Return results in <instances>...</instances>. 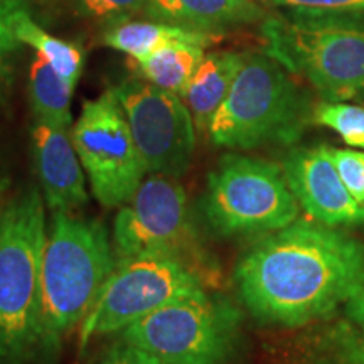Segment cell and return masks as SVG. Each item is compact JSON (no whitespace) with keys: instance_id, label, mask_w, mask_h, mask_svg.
Returning <instances> with one entry per match:
<instances>
[{"instance_id":"obj_19","label":"cell","mask_w":364,"mask_h":364,"mask_svg":"<svg viewBox=\"0 0 364 364\" xmlns=\"http://www.w3.org/2000/svg\"><path fill=\"white\" fill-rule=\"evenodd\" d=\"M73 91L75 88L41 54H36L29 73V93L36 120L70 130Z\"/></svg>"},{"instance_id":"obj_2","label":"cell","mask_w":364,"mask_h":364,"mask_svg":"<svg viewBox=\"0 0 364 364\" xmlns=\"http://www.w3.org/2000/svg\"><path fill=\"white\" fill-rule=\"evenodd\" d=\"M46 204L36 186L12 196L0 226V364H51L43 327Z\"/></svg>"},{"instance_id":"obj_9","label":"cell","mask_w":364,"mask_h":364,"mask_svg":"<svg viewBox=\"0 0 364 364\" xmlns=\"http://www.w3.org/2000/svg\"><path fill=\"white\" fill-rule=\"evenodd\" d=\"M209 289L196 273L167 257L144 255L117 262L97 302L81 324V346L125 327L176 299Z\"/></svg>"},{"instance_id":"obj_11","label":"cell","mask_w":364,"mask_h":364,"mask_svg":"<svg viewBox=\"0 0 364 364\" xmlns=\"http://www.w3.org/2000/svg\"><path fill=\"white\" fill-rule=\"evenodd\" d=\"M147 174L179 179L188 172L196 147V127L177 93L145 80H129L113 88Z\"/></svg>"},{"instance_id":"obj_29","label":"cell","mask_w":364,"mask_h":364,"mask_svg":"<svg viewBox=\"0 0 364 364\" xmlns=\"http://www.w3.org/2000/svg\"><path fill=\"white\" fill-rule=\"evenodd\" d=\"M12 2H19V0H0V9L4 6H7V4H12Z\"/></svg>"},{"instance_id":"obj_18","label":"cell","mask_w":364,"mask_h":364,"mask_svg":"<svg viewBox=\"0 0 364 364\" xmlns=\"http://www.w3.org/2000/svg\"><path fill=\"white\" fill-rule=\"evenodd\" d=\"M203 46L172 43L142 59H134L135 70L149 83L181 95L204 59Z\"/></svg>"},{"instance_id":"obj_8","label":"cell","mask_w":364,"mask_h":364,"mask_svg":"<svg viewBox=\"0 0 364 364\" xmlns=\"http://www.w3.org/2000/svg\"><path fill=\"white\" fill-rule=\"evenodd\" d=\"M199 211L221 238L273 233L299 218L284 169L263 159L226 154L209 172Z\"/></svg>"},{"instance_id":"obj_1","label":"cell","mask_w":364,"mask_h":364,"mask_svg":"<svg viewBox=\"0 0 364 364\" xmlns=\"http://www.w3.org/2000/svg\"><path fill=\"white\" fill-rule=\"evenodd\" d=\"M245 309L263 326L299 329L334 317L364 277V241L295 220L245 252L235 268Z\"/></svg>"},{"instance_id":"obj_12","label":"cell","mask_w":364,"mask_h":364,"mask_svg":"<svg viewBox=\"0 0 364 364\" xmlns=\"http://www.w3.org/2000/svg\"><path fill=\"white\" fill-rule=\"evenodd\" d=\"M282 169L299 206L314 221L331 228L364 225V208L344 186L329 145L292 149Z\"/></svg>"},{"instance_id":"obj_30","label":"cell","mask_w":364,"mask_h":364,"mask_svg":"<svg viewBox=\"0 0 364 364\" xmlns=\"http://www.w3.org/2000/svg\"><path fill=\"white\" fill-rule=\"evenodd\" d=\"M356 100H361V102H364V90L361 91V93H359V95H358V97H356Z\"/></svg>"},{"instance_id":"obj_5","label":"cell","mask_w":364,"mask_h":364,"mask_svg":"<svg viewBox=\"0 0 364 364\" xmlns=\"http://www.w3.org/2000/svg\"><path fill=\"white\" fill-rule=\"evenodd\" d=\"M312 112L309 95L279 61L267 53L245 54L208 134L216 145L228 149L292 145L312 122Z\"/></svg>"},{"instance_id":"obj_4","label":"cell","mask_w":364,"mask_h":364,"mask_svg":"<svg viewBox=\"0 0 364 364\" xmlns=\"http://www.w3.org/2000/svg\"><path fill=\"white\" fill-rule=\"evenodd\" d=\"M265 53L307 80L326 102L364 90V12L289 11L262 24Z\"/></svg>"},{"instance_id":"obj_28","label":"cell","mask_w":364,"mask_h":364,"mask_svg":"<svg viewBox=\"0 0 364 364\" xmlns=\"http://www.w3.org/2000/svg\"><path fill=\"white\" fill-rule=\"evenodd\" d=\"M11 199V179L6 176H0V226L4 223V216H6Z\"/></svg>"},{"instance_id":"obj_17","label":"cell","mask_w":364,"mask_h":364,"mask_svg":"<svg viewBox=\"0 0 364 364\" xmlns=\"http://www.w3.org/2000/svg\"><path fill=\"white\" fill-rule=\"evenodd\" d=\"M221 33L188 29L161 21H124L105 33L103 44L129 54L134 59H142L162 46L172 43H191L208 48L221 41Z\"/></svg>"},{"instance_id":"obj_16","label":"cell","mask_w":364,"mask_h":364,"mask_svg":"<svg viewBox=\"0 0 364 364\" xmlns=\"http://www.w3.org/2000/svg\"><path fill=\"white\" fill-rule=\"evenodd\" d=\"M243 59L245 54L231 51L206 54L188 86L182 90L179 97L189 108L194 127L199 132L209 130L213 117L230 93Z\"/></svg>"},{"instance_id":"obj_25","label":"cell","mask_w":364,"mask_h":364,"mask_svg":"<svg viewBox=\"0 0 364 364\" xmlns=\"http://www.w3.org/2000/svg\"><path fill=\"white\" fill-rule=\"evenodd\" d=\"M297 12H364V0H270Z\"/></svg>"},{"instance_id":"obj_13","label":"cell","mask_w":364,"mask_h":364,"mask_svg":"<svg viewBox=\"0 0 364 364\" xmlns=\"http://www.w3.org/2000/svg\"><path fill=\"white\" fill-rule=\"evenodd\" d=\"M31 136L36 174L46 208L75 211L83 206L88 201L85 169L70 132L36 120Z\"/></svg>"},{"instance_id":"obj_15","label":"cell","mask_w":364,"mask_h":364,"mask_svg":"<svg viewBox=\"0 0 364 364\" xmlns=\"http://www.w3.org/2000/svg\"><path fill=\"white\" fill-rule=\"evenodd\" d=\"M287 364H364V329L348 317H331L300 334Z\"/></svg>"},{"instance_id":"obj_23","label":"cell","mask_w":364,"mask_h":364,"mask_svg":"<svg viewBox=\"0 0 364 364\" xmlns=\"http://www.w3.org/2000/svg\"><path fill=\"white\" fill-rule=\"evenodd\" d=\"M332 157L344 186L364 208V152L332 147Z\"/></svg>"},{"instance_id":"obj_10","label":"cell","mask_w":364,"mask_h":364,"mask_svg":"<svg viewBox=\"0 0 364 364\" xmlns=\"http://www.w3.org/2000/svg\"><path fill=\"white\" fill-rule=\"evenodd\" d=\"M71 139L97 201L107 208L129 203L147 169L113 90L85 102Z\"/></svg>"},{"instance_id":"obj_20","label":"cell","mask_w":364,"mask_h":364,"mask_svg":"<svg viewBox=\"0 0 364 364\" xmlns=\"http://www.w3.org/2000/svg\"><path fill=\"white\" fill-rule=\"evenodd\" d=\"M16 36L21 43L34 48L36 53L41 54L58 71L61 78H65L73 88H76L85 63L83 51L78 44L68 43V41L54 38V36L46 33L31 19L27 9H24L21 16L17 17Z\"/></svg>"},{"instance_id":"obj_6","label":"cell","mask_w":364,"mask_h":364,"mask_svg":"<svg viewBox=\"0 0 364 364\" xmlns=\"http://www.w3.org/2000/svg\"><path fill=\"white\" fill-rule=\"evenodd\" d=\"M241 324L236 304L204 289L139 318L120 339L167 364H233L243 344Z\"/></svg>"},{"instance_id":"obj_26","label":"cell","mask_w":364,"mask_h":364,"mask_svg":"<svg viewBox=\"0 0 364 364\" xmlns=\"http://www.w3.org/2000/svg\"><path fill=\"white\" fill-rule=\"evenodd\" d=\"M95 364H167L161 358L154 356L152 353L136 348L134 344L118 341L110 346Z\"/></svg>"},{"instance_id":"obj_21","label":"cell","mask_w":364,"mask_h":364,"mask_svg":"<svg viewBox=\"0 0 364 364\" xmlns=\"http://www.w3.org/2000/svg\"><path fill=\"white\" fill-rule=\"evenodd\" d=\"M312 122L334 130L351 147L364 149V107L324 100L314 107Z\"/></svg>"},{"instance_id":"obj_22","label":"cell","mask_w":364,"mask_h":364,"mask_svg":"<svg viewBox=\"0 0 364 364\" xmlns=\"http://www.w3.org/2000/svg\"><path fill=\"white\" fill-rule=\"evenodd\" d=\"M76 9L90 17L102 22H124L132 16L145 12L149 0H73Z\"/></svg>"},{"instance_id":"obj_7","label":"cell","mask_w":364,"mask_h":364,"mask_svg":"<svg viewBox=\"0 0 364 364\" xmlns=\"http://www.w3.org/2000/svg\"><path fill=\"white\" fill-rule=\"evenodd\" d=\"M117 262L156 255L181 262L209 289L220 280L216 260L199 238L188 194L176 177L150 174L113 223Z\"/></svg>"},{"instance_id":"obj_24","label":"cell","mask_w":364,"mask_h":364,"mask_svg":"<svg viewBox=\"0 0 364 364\" xmlns=\"http://www.w3.org/2000/svg\"><path fill=\"white\" fill-rule=\"evenodd\" d=\"M24 9L26 0L7 4L0 9V73L4 70L9 54L21 44L16 36V22Z\"/></svg>"},{"instance_id":"obj_3","label":"cell","mask_w":364,"mask_h":364,"mask_svg":"<svg viewBox=\"0 0 364 364\" xmlns=\"http://www.w3.org/2000/svg\"><path fill=\"white\" fill-rule=\"evenodd\" d=\"M117 267L107 226L73 211H53L41 267L44 343L56 364L63 341L97 302Z\"/></svg>"},{"instance_id":"obj_14","label":"cell","mask_w":364,"mask_h":364,"mask_svg":"<svg viewBox=\"0 0 364 364\" xmlns=\"http://www.w3.org/2000/svg\"><path fill=\"white\" fill-rule=\"evenodd\" d=\"M145 16L166 24L220 33L225 27L260 21L265 12L255 0H149Z\"/></svg>"},{"instance_id":"obj_27","label":"cell","mask_w":364,"mask_h":364,"mask_svg":"<svg viewBox=\"0 0 364 364\" xmlns=\"http://www.w3.org/2000/svg\"><path fill=\"white\" fill-rule=\"evenodd\" d=\"M343 312L344 317H348L349 321L364 329V277L361 284H359L356 289V292H354L351 295V299L344 304Z\"/></svg>"}]
</instances>
